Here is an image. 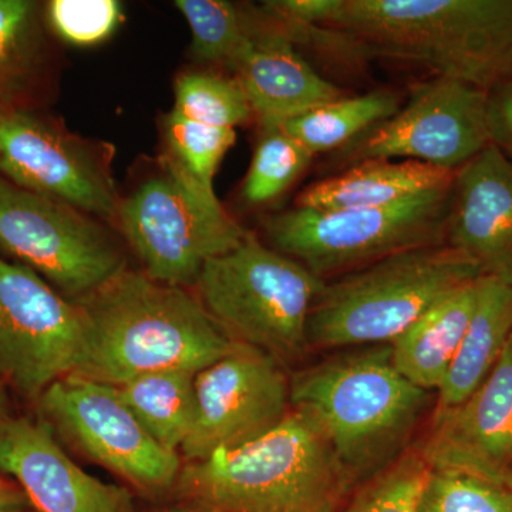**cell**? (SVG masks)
<instances>
[{
    "label": "cell",
    "instance_id": "6da1fadb",
    "mask_svg": "<svg viewBox=\"0 0 512 512\" xmlns=\"http://www.w3.org/2000/svg\"><path fill=\"white\" fill-rule=\"evenodd\" d=\"M76 302L86 338L70 375L93 382L120 387L161 370L198 373L235 345L197 295L126 268Z\"/></svg>",
    "mask_w": 512,
    "mask_h": 512
},
{
    "label": "cell",
    "instance_id": "7a4b0ae2",
    "mask_svg": "<svg viewBox=\"0 0 512 512\" xmlns=\"http://www.w3.org/2000/svg\"><path fill=\"white\" fill-rule=\"evenodd\" d=\"M356 488L322 423L292 406L261 439L185 464L170 500L188 512H340Z\"/></svg>",
    "mask_w": 512,
    "mask_h": 512
},
{
    "label": "cell",
    "instance_id": "3957f363",
    "mask_svg": "<svg viewBox=\"0 0 512 512\" xmlns=\"http://www.w3.org/2000/svg\"><path fill=\"white\" fill-rule=\"evenodd\" d=\"M322 26L362 60L419 64L488 93L512 79V0H336Z\"/></svg>",
    "mask_w": 512,
    "mask_h": 512
},
{
    "label": "cell",
    "instance_id": "277c9868",
    "mask_svg": "<svg viewBox=\"0 0 512 512\" xmlns=\"http://www.w3.org/2000/svg\"><path fill=\"white\" fill-rule=\"evenodd\" d=\"M292 406L322 423L356 487L414 446L436 394L397 372L390 345L336 350L291 375Z\"/></svg>",
    "mask_w": 512,
    "mask_h": 512
},
{
    "label": "cell",
    "instance_id": "5b68a950",
    "mask_svg": "<svg viewBox=\"0 0 512 512\" xmlns=\"http://www.w3.org/2000/svg\"><path fill=\"white\" fill-rule=\"evenodd\" d=\"M481 278L450 245L386 256L325 281L308 320L312 350L390 345L447 293Z\"/></svg>",
    "mask_w": 512,
    "mask_h": 512
},
{
    "label": "cell",
    "instance_id": "8992f818",
    "mask_svg": "<svg viewBox=\"0 0 512 512\" xmlns=\"http://www.w3.org/2000/svg\"><path fill=\"white\" fill-rule=\"evenodd\" d=\"M194 285L205 311L232 342L285 367L311 352L308 320L325 281L251 232L237 248L208 261Z\"/></svg>",
    "mask_w": 512,
    "mask_h": 512
},
{
    "label": "cell",
    "instance_id": "52a82bcc",
    "mask_svg": "<svg viewBox=\"0 0 512 512\" xmlns=\"http://www.w3.org/2000/svg\"><path fill=\"white\" fill-rule=\"evenodd\" d=\"M451 184L386 207H295L266 218L265 235L276 251L329 281L397 252L446 244Z\"/></svg>",
    "mask_w": 512,
    "mask_h": 512
},
{
    "label": "cell",
    "instance_id": "ba28073f",
    "mask_svg": "<svg viewBox=\"0 0 512 512\" xmlns=\"http://www.w3.org/2000/svg\"><path fill=\"white\" fill-rule=\"evenodd\" d=\"M116 222L144 274L180 288L194 285L208 261L237 248L248 234L215 191L188 180L163 160L160 173L121 200Z\"/></svg>",
    "mask_w": 512,
    "mask_h": 512
},
{
    "label": "cell",
    "instance_id": "9c48e42d",
    "mask_svg": "<svg viewBox=\"0 0 512 512\" xmlns=\"http://www.w3.org/2000/svg\"><path fill=\"white\" fill-rule=\"evenodd\" d=\"M36 406L39 419L84 457L150 500L171 498L181 456L148 434L117 387L67 375L47 387Z\"/></svg>",
    "mask_w": 512,
    "mask_h": 512
},
{
    "label": "cell",
    "instance_id": "30bf717a",
    "mask_svg": "<svg viewBox=\"0 0 512 512\" xmlns=\"http://www.w3.org/2000/svg\"><path fill=\"white\" fill-rule=\"evenodd\" d=\"M0 249L74 301L126 268L119 245L89 214L2 175Z\"/></svg>",
    "mask_w": 512,
    "mask_h": 512
},
{
    "label": "cell",
    "instance_id": "8fae6325",
    "mask_svg": "<svg viewBox=\"0 0 512 512\" xmlns=\"http://www.w3.org/2000/svg\"><path fill=\"white\" fill-rule=\"evenodd\" d=\"M84 338L79 303L0 256V382L36 403L47 387L74 372Z\"/></svg>",
    "mask_w": 512,
    "mask_h": 512
},
{
    "label": "cell",
    "instance_id": "7c38bea8",
    "mask_svg": "<svg viewBox=\"0 0 512 512\" xmlns=\"http://www.w3.org/2000/svg\"><path fill=\"white\" fill-rule=\"evenodd\" d=\"M113 148L70 133L25 107L0 110V175L23 190L116 221Z\"/></svg>",
    "mask_w": 512,
    "mask_h": 512
},
{
    "label": "cell",
    "instance_id": "4fadbf2b",
    "mask_svg": "<svg viewBox=\"0 0 512 512\" xmlns=\"http://www.w3.org/2000/svg\"><path fill=\"white\" fill-rule=\"evenodd\" d=\"M493 144L488 92L433 77L414 84L389 119L346 146L353 164L403 160L457 171Z\"/></svg>",
    "mask_w": 512,
    "mask_h": 512
},
{
    "label": "cell",
    "instance_id": "5bb4252c",
    "mask_svg": "<svg viewBox=\"0 0 512 512\" xmlns=\"http://www.w3.org/2000/svg\"><path fill=\"white\" fill-rule=\"evenodd\" d=\"M195 393L197 420L180 451L187 463L261 439L292 409L286 367L239 343L197 373Z\"/></svg>",
    "mask_w": 512,
    "mask_h": 512
},
{
    "label": "cell",
    "instance_id": "9a60e30c",
    "mask_svg": "<svg viewBox=\"0 0 512 512\" xmlns=\"http://www.w3.org/2000/svg\"><path fill=\"white\" fill-rule=\"evenodd\" d=\"M413 447L430 470L467 474L512 491V335L476 392L431 413Z\"/></svg>",
    "mask_w": 512,
    "mask_h": 512
},
{
    "label": "cell",
    "instance_id": "2e32d148",
    "mask_svg": "<svg viewBox=\"0 0 512 512\" xmlns=\"http://www.w3.org/2000/svg\"><path fill=\"white\" fill-rule=\"evenodd\" d=\"M0 471L15 480L37 512H137L127 487L83 471L42 419L0 420Z\"/></svg>",
    "mask_w": 512,
    "mask_h": 512
},
{
    "label": "cell",
    "instance_id": "e0dca14e",
    "mask_svg": "<svg viewBox=\"0 0 512 512\" xmlns=\"http://www.w3.org/2000/svg\"><path fill=\"white\" fill-rule=\"evenodd\" d=\"M446 244L481 276L512 286V158L494 144L454 175Z\"/></svg>",
    "mask_w": 512,
    "mask_h": 512
},
{
    "label": "cell",
    "instance_id": "ac0fdd59",
    "mask_svg": "<svg viewBox=\"0 0 512 512\" xmlns=\"http://www.w3.org/2000/svg\"><path fill=\"white\" fill-rule=\"evenodd\" d=\"M251 46L235 67L254 119L264 128L281 127L316 107L346 96L303 59L295 43L256 12Z\"/></svg>",
    "mask_w": 512,
    "mask_h": 512
},
{
    "label": "cell",
    "instance_id": "d6986e66",
    "mask_svg": "<svg viewBox=\"0 0 512 512\" xmlns=\"http://www.w3.org/2000/svg\"><path fill=\"white\" fill-rule=\"evenodd\" d=\"M456 171L403 160H365L299 194L295 207L353 210L396 204L453 183Z\"/></svg>",
    "mask_w": 512,
    "mask_h": 512
},
{
    "label": "cell",
    "instance_id": "ffe728a7",
    "mask_svg": "<svg viewBox=\"0 0 512 512\" xmlns=\"http://www.w3.org/2000/svg\"><path fill=\"white\" fill-rule=\"evenodd\" d=\"M478 279L447 293L390 343L397 372L426 392H439L453 365L476 308Z\"/></svg>",
    "mask_w": 512,
    "mask_h": 512
},
{
    "label": "cell",
    "instance_id": "44dd1931",
    "mask_svg": "<svg viewBox=\"0 0 512 512\" xmlns=\"http://www.w3.org/2000/svg\"><path fill=\"white\" fill-rule=\"evenodd\" d=\"M512 335V286L481 276L477 302L433 412L456 407L487 379Z\"/></svg>",
    "mask_w": 512,
    "mask_h": 512
},
{
    "label": "cell",
    "instance_id": "7402d4cb",
    "mask_svg": "<svg viewBox=\"0 0 512 512\" xmlns=\"http://www.w3.org/2000/svg\"><path fill=\"white\" fill-rule=\"evenodd\" d=\"M195 376L191 370H161L117 387L141 426L173 453L180 454L197 420Z\"/></svg>",
    "mask_w": 512,
    "mask_h": 512
},
{
    "label": "cell",
    "instance_id": "603a6c76",
    "mask_svg": "<svg viewBox=\"0 0 512 512\" xmlns=\"http://www.w3.org/2000/svg\"><path fill=\"white\" fill-rule=\"evenodd\" d=\"M402 106L390 90L340 97L286 121L281 128L312 156L349 146L370 128L392 117Z\"/></svg>",
    "mask_w": 512,
    "mask_h": 512
},
{
    "label": "cell",
    "instance_id": "cb8c5ba5",
    "mask_svg": "<svg viewBox=\"0 0 512 512\" xmlns=\"http://www.w3.org/2000/svg\"><path fill=\"white\" fill-rule=\"evenodd\" d=\"M45 63L39 3L0 0V110L22 107Z\"/></svg>",
    "mask_w": 512,
    "mask_h": 512
},
{
    "label": "cell",
    "instance_id": "d4e9b609",
    "mask_svg": "<svg viewBox=\"0 0 512 512\" xmlns=\"http://www.w3.org/2000/svg\"><path fill=\"white\" fill-rule=\"evenodd\" d=\"M174 5L190 25L192 56L234 72L254 37L252 16L227 0H177Z\"/></svg>",
    "mask_w": 512,
    "mask_h": 512
},
{
    "label": "cell",
    "instance_id": "484cf974",
    "mask_svg": "<svg viewBox=\"0 0 512 512\" xmlns=\"http://www.w3.org/2000/svg\"><path fill=\"white\" fill-rule=\"evenodd\" d=\"M165 153L161 160L188 180L214 190L222 158L237 141V130L205 126L171 111L164 120Z\"/></svg>",
    "mask_w": 512,
    "mask_h": 512
},
{
    "label": "cell",
    "instance_id": "4316f807",
    "mask_svg": "<svg viewBox=\"0 0 512 512\" xmlns=\"http://www.w3.org/2000/svg\"><path fill=\"white\" fill-rule=\"evenodd\" d=\"M173 111L195 123L234 130L254 119L238 80L207 72L184 73L178 77Z\"/></svg>",
    "mask_w": 512,
    "mask_h": 512
},
{
    "label": "cell",
    "instance_id": "83f0119b",
    "mask_svg": "<svg viewBox=\"0 0 512 512\" xmlns=\"http://www.w3.org/2000/svg\"><path fill=\"white\" fill-rule=\"evenodd\" d=\"M312 158L281 127L264 128L242 184V200L252 207L271 204L305 173Z\"/></svg>",
    "mask_w": 512,
    "mask_h": 512
},
{
    "label": "cell",
    "instance_id": "f1b7e54d",
    "mask_svg": "<svg viewBox=\"0 0 512 512\" xmlns=\"http://www.w3.org/2000/svg\"><path fill=\"white\" fill-rule=\"evenodd\" d=\"M414 512H512V491L467 474L429 468Z\"/></svg>",
    "mask_w": 512,
    "mask_h": 512
},
{
    "label": "cell",
    "instance_id": "f546056e",
    "mask_svg": "<svg viewBox=\"0 0 512 512\" xmlns=\"http://www.w3.org/2000/svg\"><path fill=\"white\" fill-rule=\"evenodd\" d=\"M429 467L412 448L399 461L356 488L340 512H414Z\"/></svg>",
    "mask_w": 512,
    "mask_h": 512
},
{
    "label": "cell",
    "instance_id": "4dcf8cb0",
    "mask_svg": "<svg viewBox=\"0 0 512 512\" xmlns=\"http://www.w3.org/2000/svg\"><path fill=\"white\" fill-rule=\"evenodd\" d=\"M47 16L57 35L77 46L103 42L116 30L121 5L116 0H53Z\"/></svg>",
    "mask_w": 512,
    "mask_h": 512
},
{
    "label": "cell",
    "instance_id": "1f68e13d",
    "mask_svg": "<svg viewBox=\"0 0 512 512\" xmlns=\"http://www.w3.org/2000/svg\"><path fill=\"white\" fill-rule=\"evenodd\" d=\"M488 113L494 146L512 158V79L488 93Z\"/></svg>",
    "mask_w": 512,
    "mask_h": 512
},
{
    "label": "cell",
    "instance_id": "d6a6232c",
    "mask_svg": "<svg viewBox=\"0 0 512 512\" xmlns=\"http://www.w3.org/2000/svg\"><path fill=\"white\" fill-rule=\"evenodd\" d=\"M0 512H37L18 484L0 490Z\"/></svg>",
    "mask_w": 512,
    "mask_h": 512
},
{
    "label": "cell",
    "instance_id": "836d02e7",
    "mask_svg": "<svg viewBox=\"0 0 512 512\" xmlns=\"http://www.w3.org/2000/svg\"><path fill=\"white\" fill-rule=\"evenodd\" d=\"M6 404H8V396H6L5 384L0 382V420L6 417Z\"/></svg>",
    "mask_w": 512,
    "mask_h": 512
},
{
    "label": "cell",
    "instance_id": "e575fe53",
    "mask_svg": "<svg viewBox=\"0 0 512 512\" xmlns=\"http://www.w3.org/2000/svg\"><path fill=\"white\" fill-rule=\"evenodd\" d=\"M15 484V481H10L5 477V474L0 471V490H5V488L10 487V485Z\"/></svg>",
    "mask_w": 512,
    "mask_h": 512
},
{
    "label": "cell",
    "instance_id": "d590c367",
    "mask_svg": "<svg viewBox=\"0 0 512 512\" xmlns=\"http://www.w3.org/2000/svg\"><path fill=\"white\" fill-rule=\"evenodd\" d=\"M157 512H188V511L181 510V508L173 507V508H168V510H161V511H157Z\"/></svg>",
    "mask_w": 512,
    "mask_h": 512
}]
</instances>
